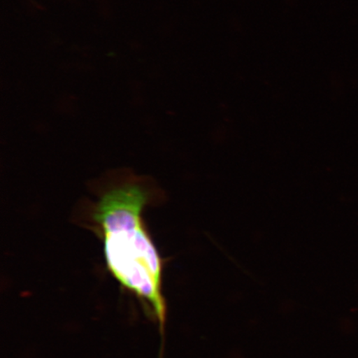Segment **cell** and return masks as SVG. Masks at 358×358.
<instances>
[{"label":"cell","instance_id":"cell-1","mask_svg":"<svg viewBox=\"0 0 358 358\" xmlns=\"http://www.w3.org/2000/svg\"><path fill=\"white\" fill-rule=\"evenodd\" d=\"M147 201V192L140 185L116 187L101 196L93 217L110 274L146 303L163 329L167 313L164 263L143 219Z\"/></svg>","mask_w":358,"mask_h":358}]
</instances>
